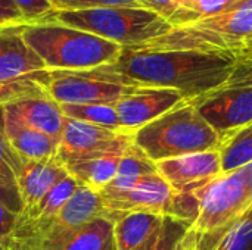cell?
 Instances as JSON below:
<instances>
[{
	"instance_id": "36",
	"label": "cell",
	"mask_w": 252,
	"mask_h": 250,
	"mask_svg": "<svg viewBox=\"0 0 252 250\" xmlns=\"http://www.w3.org/2000/svg\"><path fill=\"white\" fill-rule=\"evenodd\" d=\"M238 66L247 72L252 74V56H248V57H244V59H239L238 60Z\"/></svg>"
},
{
	"instance_id": "34",
	"label": "cell",
	"mask_w": 252,
	"mask_h": 250,
	"mask_svg": "<svg viewBox=\"0 0 252 250\" xmlns=\"http://www.w3.org/2000/svg\"><path fill=\"white\" fill-rule=\"evenodd\" d=\"M177 250H198V246H196V240H195V236L188 231L185 234V237L180 240L179 246H177Z\"/></svg>"
},
{
	"instance_id": "18",
	"label": "cell",
	"mask_w": 252,
	"mask_h": 250,
	"mask_svg": "<svg viewBox=\"0 0 252 250\" xmlns=\"http://www.w3.org/2000/svg\"><path fill=\"white\" fill-rule=\"evenodd\" d=\"M123 153H111L99 158L71 162L66 164L65 168L80 186H86L94 192H100L115 178Z\"/></svg>"
},
{
	"instance_id": "6",
	"label": "cell",
	"mask_w": 252,
	"mask_h": 250,
	"mask_svg": "<svg viewBox=\"0 0 252 250\" xmlns=\"http://www.w3.org/2000/svg\"><path fill=\"white\" fill-rule=\"evenodd\" d=\"M198 214L189 227L196 239H207L252 208V186L236 171L221 174L195 193Z\"/></svg>"
},
{
	"instance_id": "4",
	"label": "cell",
	"mask_w": 252,
	"mask_h": 250,
	"mask_svg": "<svg viewBox=\"0 0 252 250\" xmlns=\"http://www.w3.org/2000/svg\"><path fill=\"white\" fill-rule=\"evenodd\" d=\"M46 22L72 27L120 44L121 47L146 44L173 29L168 21L145 7L55 10Z\"/></svg>"
},
{
	"instance_id": "38",
	"label": "cell",
	"mask_w": 252,
	"mask_h": 250,
	"mask_svg": "<svg viewBox=\"0 0 252 250\" xmlns=\"http://www.w3.org/2000/svg\"><path fill=\"white\" fill-rule=\"evenodd\" d=\"M0 29H1V28H0Z\"/></svg>"
},
{
	"instance_id": "5",
	"label": "cell",
	"mask_w": 252,
	"mask_h": 250,
	"mask_svg": "<svg viewBox=\"0 0 252 250\" xmlns=\"http://www.w3.org/2000/svg\"><path fill=\"white\" fill-rule=\"evenodd\" d=\"M43 85L58 105H117L140 87L111 65L81 71H46Z\"/></svg>"
},
{
	"instance_id": "13",
	"label": "cell",
	"mask_w": 252,
	"mask_h": 250,
	"mask_svg": "<svg viewBox=\"0 0 252 250\" xmlns=\"http://www.w3.org/2000/svg\"><path fill=\"white\" fill-rule=\"evenodd\" d=\"M21 29L22 25L0 29V84L47 71L43 60L24 41Z\"/></svg>"
},
{
	"instance_id": "22",
	"label": "cell",
	"mask_w": 252,
	"mask_h": 250,
	"mask_svg": "<svg viewBox=\"0 0 252 250\" xmlns=\"http://www.w3.org/2000/svg\"><path fill=\"white\" fill-rule=\"evenodd\" d=\"M78 186L80 184L75 181V178H72L68 174L52 190H49L40 199V202L37 205H34L30 211L21 212L18 215L22 218H27V220H35V221L55 218L62 211L65 203L71 199V196L75 193Z\"/></svg>"
},
{
	"instance_id": "37",
	"label": "cell",
	"mask_w": 252,
	"mask_h": 250,
	"mask_svg": "<svg viewBox=\"0 0 252 250\" xmlns=\"http://www.w3.org/2000/svg\"><path fill=\"white\" fill-rule=\"evenodd\" d=\"M0 250H6V249H3V248H1V246H0Z\"/></svg>"
},
{
	"instance_id": "16",
	"label": "cell",
	"mask_w": 252,
	"mask_h": 250,
	"mask_svg": "<svg viewBox=\"0 0 252 250\" xmlns=\"http://www.w3.org/2000/svg\"><path fill=\"white\" fill-rule=\"evenodd\" d=\"M103 217V206L97 192L78 186L62 211L49 220V228L59 234L75 233L93 220Z\"/></svg>"
},
{
	"instance_id": "32",
	"label": "cell",
	"mask_w": 252,
	"mask_h": 250,
	"mask_svg": "<svg viewBox=\"0 0 252 250\" xmlns=\"http://www.w3.org/2000/svg\"><path fill=\"white\" fill-rule=\"evenodd\" d=\"M25 21L12 0H0V28L21 27Z\"/></svg>"
},
{
	"instance_id": "31",
	"label": "cell",
	"mask_w": 252,
	"mask_h": 250,
	"mask_svg": "<svg viewBox=\"0 0 252 250\" xmlns=\"http://www.w3.org/2000/svg\"><path fill=\"white\" fill-rule=\"evenodd\" d=\"M242 0H192V10L199 18H211L233 10Z\"/></svg>"
},
{
	"instance_id": "1",
	"label": "cell",
	"mask_w": 252,
	"mask_h": 250,
	"mask_svg": "<svg viewBox=\"0 0 252 250\" xmlns=\"http://www.w3.org/2000/svg\"><path fill=\"white\" fill-rule=\"evenodd\" d=\"M111 68L136 84L171 88L192 102L227 84L238 60L214 52L123 47Z\"/></svg>"
},
{
	"instance_id": "14",
	"label": "cell",
	"mask_w": 252,
	"mask_h": 250,
	"mask_svg": "<svg viewBox=\"0 0 252 250\" xmlns=\"http://www.w3.org/2000/svg\"><path fill=\"white\" fill-rule=\"evenodd\" d=\"M68 175V171L59 156L43 161H27L16 174L18 193L22 211H30L40 199L52 190L61 180Z\"/></svg>"
},
{
	"instance_id": "23",
	"label": "cell",
	"mask_w": 252,
	"mask_h": 250,
	"mask_svg": "<svg viewBox=\"0 0 252 250\" xmlns=\"http://www.w3.org/2000/svg\"><path fill=\"white\" fill-rule=\"evenodd\" d=\"M157 164L152 162L134 143H131L121 156L115 178L108 184L111 187H127L136 181L157 174Z\"/></svg>"
},
{
	"instance_id": "9",
	"label": "cell",
	"mask_w": 252,
	"mask_h": 250,
	"mask_svg": "<svg viewBox=\"0 0 252 250\" xmlns=\"http://www.w3.org/2000/svg\"><path fill=\"white\" fill-rule=\"evenodd\" d=\"M131 143L133 136L124 131L66 118L58 144V156L66 165L111 153H123Z\"/></svg>"
},
{
	"instance_id": "3",
	"label": "cell",
	"mask_w": 252,
	"mask_h": 250,
	"mask_svg": "<svg viewBox=\"0 0 252 250\" xmlns=\"http://www.w3.org/2000/svg\"><path fill=\"white\" fill-rule=\"evenodd\" d=\"M133 143L157 164L192 153L220 150L223 139L192 103L185 102L137 130Z\"/></svg>"
},
{
	"instance_id": "11",
	"label": "cell",
	"mask_w": 252,
	"mask_h": 250,
	"mask_svg": "<svg viewBox=\"0 0 252 250\" xmlns=\"http://www.w3.org/2000/svg\"><path fill=\"white\" fill-rule=\"evenodd\" d=\"M185 102V97L176 90L140 85L121 99L115 109L121 130L133 136L146 124Z\"/></svg>"
},
{
	"instance_id": "12",
	"label": "cell",
	"mask_w": 252,
	"mask_h": 250,
	"mask_svg": "<svg viewBox=\"0 0 252 250\" xmlns=\"http://www.w3.org/2000/svg\"><path fill=\"white\" fill-rule=\"evenodd\" d=\"M0 111L3 115L43 133L59 143L66 118L63 116L61 106L47 94L12 100L1 105Z\"/></svg>"
},
{
	"instance_id": "29",
	"label": "cell",
	"mask_w": 252,
	"mask_h": 250,
	"mask_svg": "<svg viewBox=\"0 0 252 250\" xmlns=\"http://www.w3.org/2000/svg\"><path fill=\"white\" fill-rule=\"evenodd\" d=\"M189 231V224L173 217H165L157 243L151 250H177L180 240Z\"/></svg>"
},
{
	"instance_id": "19",
	"label": "cell",
	"mask_w": 252,
	"mask_h": 250,
	"mask_svg": "<svg viewBox=\"0 0 252 250\" xmlns=\"http://www.w3.org/2000/svg\"><path fill=\"white\" fill-rule=\"evenodd\" d=\"M195 240L198 250H252V208L217 234Z\"/></svg>"
},
{
	"instance_id": "24",
	"label": "cell",
	"mask_w": 252,
	"mask_h": 250,
	"mask_svg": "<svg viewBox=\"0 0 252 250\" xmlns=\"http://www.w3.org/2000/svg\"><path fill=\"white\" fill-rule=\"evenodd\" d=\"M223 174L252 162V124L227 136L220 149Z\"/></svg>"
},
{
	"instance_id": "35",
	"label": "cell",
	"mask_w": 252,
	"mask_h": 250,
	"mask_svg": "<svg viewBox=\"0 0 252 250\" xmlns=\"http://www.w3.org/2000/svg\"><path fill=\"white\" fill-rule=\"evenodd\" d=\"M248 56H252V34L244 40V43L241 46V50H239V53L236 56V60L248 57Z\"/></svg>"
},
{
	"instance_id": "21",
	"label": "cell",
	"mask_w": 252,
	"mask_h": 250,
	"mask_svg": "<svg viewBox=\"0 0 252 250\" xmlns=\"http://www.w3.org/2000/svg\"><path fill=\"white\" fill-rule=\"evenodd\" d=\"M22 164L24 161L13 152L0 128V203L15 214L22 211L16 183V174Z\"/></svg>"
},
{
	"instance_id": "2",
	"label": "cell",
	"mask_w": 252,
	"mask_h": 250,
	"mask_svg": "<svg viewBox=\"0 0 252 250\" xmlns=\"http://www.w3.org/2000/svg\"><path fill=\"white\" fill-rule=\"evenodd\" d=\"M21 34L47 71H81L111 65L123 50L120 44L58 22L22 25Z\"/></svg>"
},
{
	"instance_id": "15",
	"label": "cell",
	"mask_w": 252,
	"mask_h": 250,
	"mask_svg": "<svg viewBox=\"0 0 252 250\" xmlns=\"http://www.w3.org/2000/svg\"><path fill=\"white\" fill-rule=\"evenodd\" d=\"M165 215L136 212L114 222L115 250H151L158 240Z\"/></svg>"
},
{
	"instance_id": "25",
	"label": "cell",
	"mask_w": 252,
	"mask_h": 250,
	"mask_svg": "<svg viewBox=\"0 0 252 250\" xmlns=\"http://www.w3.org/2000/svg\"><path fill=\"white\" fill-rule=\"evenodd\" d=\"M59 106L65 118L103 127V128L123 131L115 105L90 103V105H59Z\"/></svg>"
},
{
	"instance_id": "26",
	"label": "cell",
	"mask_w": 252,
	"mask_h": 250,
	"mask_svg": "<svg viewBox=\"0 0 252 250\" xmlns=\"http://www.w3.org/2000/svg\"><path fill=\"white\" fill-rule=\"evenodd\" d=\"M140 3L145 9H149L168 21L173 28L189 25L201 19L198 13L183 7L180 0H140Z\"/></svg>"
},
{
	"instance_id": "33",
	"label": "cell",
	"mask_w": 252,
	"mask_h": 250,
	"mask_svg": "<svg viewBox=\"0 0 252 250\" xmlns=\"http://www.w3.org/2000/svg\"><path fill=\"white\" fill-rule=\"evenodd\" d=\"M18 214L9 211L4 205L0 203V246L7 250L9 239L16 224Z\"/></svg>"
},
{
	"instance_id": "28",
	"label": "cell",
	"mask_w": 252,
	"mask_h": 250,
	"mask_svg": "<svg viewBox=\"0 0 252 250\" xmlns=\"http://www.w3.org/2000/svg\"><path fill=\"white\" fill-rule=\"evenodd\" d=\"M55 10H89L100 7H143L140 0H49Z\"/></svg>"
},
{
	"instance_id": "17",
	"label": "cell",
	"mask_w": 252,
	"mask_h": 250,
	"mask_svg": "<svg viewBox=\"0 0 252 250\" xmlns=\"http://www.w3.org/2000/svg\"><path fill=\"white\" fill-rule=\"evenodd\" d=\"M0 128L13 149L24 161H43L58 155V141L52 137L38 133L6 115L0 111Z\"/></svg>"
},
{
	"instance_id": "30",
	"label": "cell",
	"mask_w": 252,
	"mask_h": 250,
	"mask_svg": "<svg viewBox=\"0 0 252 250\" xmlns=\"http://www.w3.org/2000/svg\"><path fill=\"white\" fill-rule=\"evenodd\" d=\"M19 13L22 15L25 25L46 22L55 12V7L49 0H12Z\"/></svg>"
},
{
	"instance_id": "27",
	"label": "cell",
	"mask_w": 252,
	"mask_h": 250,
	"mask_svg": "<svg viewBox=\"0 0 252 250\" xmlns=\"http://www.w3.org/2000/svg\"><path fill=\"white\" fill-rule=\"evenodd\" d=\"M44 72L46 71H43L37 75L28 77V78L0 84V106L4 103H9L12 100L21 99V97L47 94L44 90V85H43V74Z\"/></svg>"
},
{
	"instance_id": "7",
	"label": "cell",
	"mask_w": 252,
	"mask_h": 250,
	"mask_svg": "<svg viewBox=\"0 0 252 250\" xmlns=\"http://www.w3.org/2000/svg\"><path fill=\"white\" fill-rule=\"evenodd\" d=\"M189 103L224 141L252 124V74L238 66L227 84Z\"/></svg>"
},
{
	"instance_id": "10",
	"label": "cell",
	"mask_w": 252,
	"mask_h": 250,
	"mask_svg": "<svg viewBox=\"0 0 252 250\" xmlns=\"http://www.w3.org/2000/svg\"><path fill=\"white\" fill-rule=\"evenodd\" d=\"M157 169L174 194H195L223 174L220 150L159 161Z\"/></svg>"
},
{
	"instance_id": "20",
	"label": "cell",
	"mask_w": 252,
	"mask_h": 250,
	"mask_svg": "<svg viewBox=\"0 0 252 250\" xmlns=\"http://www.w3.org/2000/svg\"><path fill=\"white\" fill-rule=\"evenodd\" d=\"M53 250H115L114 222L99 217L71 234Z\"/></svg>"
},
{
	"instance_id": "8",
	"label": "cell",
	"mask_w": 252,
	"mask_h": 250,
	"mask_svg": "<svg viewBox=\"0 0 252 250\" xmlns=\"http://www.w3.org/2000/svg\"><path fill=\"white\" fill-rule=\"evenodd\" d=\"M103 206V217L115 222L120 217L136 212H152L168 217L173 190L157 172L127 187L106 186L97 192Z\"/></svg>"
}]
</instances>
